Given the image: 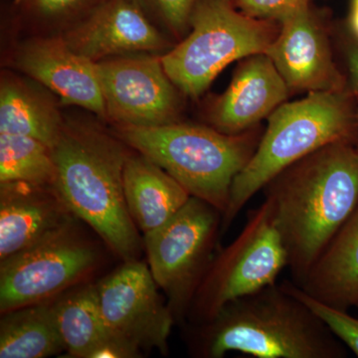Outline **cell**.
Here are the masks:
<instances>
[{
  "mask_svg": "<svg viewBox=\"0 0 358 358\" xmlns=\"http://www.w3.org/2000/svg\"><path fill=\"white\" fill-rule=\"evenodd\" d=\"M294 282L313 264L358 205L357 143L341 141L294 162L265 187Z\"/></svg>",
  "mask_w": 358,
  "mask_h": 358,
  "instance_id": "obj_1",
  "label": "cell"
},
{
  "mask_svg": "<svg viewBox=\"0 0 358 358\" xmlns=\"http://www.w3.org/2000/svg\"><path fill=\"white\" fill-rule=\"evenodd\" d=\"M188 352L222 358H343V343L285 285L277 282L231 301L213 319L186 324Z\"/></svg>",
  "mask_w": 358,
  "mask_h": 358,
  "instance_id": "obj_2",
  "label": "cell"
},
{
  "mask_svg": "<svg viewBox=\"0 0 358 358\" xmlns=\"http://www.w3.org/2000/svg\"><path fill=\"white\" fill-rule=\"evenodd\" d=\"M51 152L55 188L71 212L115 255L124 261L138 259L143 238L129 215L124 192V166L133 148L99 122L66 117Z\"/></svg>",
  "mask_w": 358,
  "mask_h": 358,
  "instance_id": "obj_3",
  "label": "cell"
},
{
  "mask_svg": "<svg viewBox=\"0 0 358 358\" xmlns=\"http://www.w3.org/2000/svg\"><path fill=\"white\" fill-rule=\"evenodd\" d=\"M268 119L256 152L233 181L222 233L287 167L331 143H357V96L352 89L308 93L303 100L282 103Z\"/></svg>",
  "mask_w": 358,
  "mask_h": 358,
  "instance_id": "obj_4",
  "label": "cell"
},
{
  "mask_svg": "<svg viewBox=\"0 0 358 358\" xmlns=\"http://www.w3.org/2000/svg\"><path fill=\"white\" fill-rule=\"evenodd\" d=\"M112 131L171 174L192 196L211 204L222 216L233 181L261 140L251 131L227 134L212 127L180 122L159 127L113 124Z\"/></svg>",
  "mask_w": 358,
  "mask_h": 358,
  "instance_id": "obj_5",
  "label": "cell"
},
{
  "mask_svg": "<svg viewBox=\"0 0 358 358\" xmlns=\"http://www.w3.org/2000/svg\"><path fill=\"white\" fill-rule=\"evenodd\" d=\"M279 31V22L250 17L234 0H200L189 32L162 55V64L181 94L199 98L226 66L265 53Z\"/></svg>",
  "mask_w": 358,
  "mask_h": 358,
  "instance_id": "obj_6",
  "label": "cell"
},
{
  "mask_svg": "<svg viewBox=\"0 0 358 358\" xmlns=\"http://www.w3.org/2000/svg\"><path fill=\"white\" fill-rule=\"evenodd\" d=\"M285 268H288V254L272 206L265 199L250 212L236 239L214 256L185 326L213 319L231 301L275 284Z\"/></svg>",
  "mask_w": 358,
  "mask_h": 358,
  "instance_id": "obj_7",
  "label": "cell"
},
{
  "mask_svg": "<svg viewBox=\"0 0 358 358\" xmlns=\"http://www.w3.org/2000/svg\"><path fill=\"white\" fill-rule=\"evenodd\" d=\"M220 233L222 213L192 196L169 222L143 235L148 268L166 293L176 324H185Z\"/></svg>",
  "mask_w": 358,
  "mask_h": 358,
  "instance_id": "obj_8",
  "label": "cell"
},
{
  "mask_svg": "<svg viewBox=\"0 0 358 358\" xmlns=\"http://www.w3.org/2000/svg\"><path fill=\"white\" fill-rule=\"evenodd\" d=\"M77 219L0 261V313L57 298L95 272L100 253Z\"/></svg>",
  "mask_w": 358,
  "mask_h": 358,
  "instance_id": "obj_9",
  "label": "cell"
},
{
  "mask_svg": "<svg viewBox=\"0 0 358 358\" xmlns=\"http://www.w3.org/2000/svg\"><path fill=\"white\" fill-rule=\"evenodd\" d=\"M96 286L103 322L117 341L141 355L155 350L169 353L176 322L147 264L124 261Z\"/></svg>",
  "mask_w": 358,
  "mask_h": 358,
  "instance_id": "obj_10",
  "label": "cell"
},
{
  "mask_svg": "<svg viewBox=\"0 0 358 358\" xmlns=\"http://www.w3.org/2000/svg\"><path fill=\"white\" fill-rule=\"evenodd\" d=\"M107 119L113 124L159 127L179 122L181 93L162 55L136 53L96 62Z\"/></svg>",
  "mask_w": 358,
  "mask_h": 358,
  "instance_id": "obj_11",
  "label": "cell"
},
{
  "mask_svg": "<svg viewBox=\"0 0 358 358\" xmlns=\"http://www.w3.org/2000/svg\"><path fill=\"white\" fill-rule=\"evenodd\" d=\"M6 68H11L51 91L64 105L77 106L106 122L96 62L76 53L62 35H23L6 48Z\"/></svg>",
  "mask_w": 358,
  "mask_h": 358,
  "instance_id": "obj_12",
  "label": "cell"
},
{
  "mask_svg": "<svg viewBox=\"0 0 358 358\" xmlns=\"http://www.w3.org/2000/svg\"><path fill=\"white\" fill-rule=\"evenodd\" d=\"M280 31L267 54L292 91L334 92L348 89L334 63L324 23L310 6L280 21Z\"/></svg>",
  "mask_w": 358,
  "mask_h": 358,
  "instance_id": "obj_13",
  "label": "cell"
},
{
  "mask_svg": "<svg viewBox=\"0 0 358 358\" xmlns=\"http://www.w3.org/2000/svg\"><path fill=\"white\" fill-rule=\"evenodd\" d=\"M62 36L93 62L129 54L164 55L174 46L138 0H109Z\"/></svg>",
  "mask_w": 358,
  "mask_h": 358,
  "instance_id": "obj_14",
  "label": "cell"
},
{
  "mask_svg": "<svg viewBox=\"0 0 358 358\" xmlns=\"http://www.w3.org/2000/svg\"><path fill=\"white\" fill-rule=\"evenodd\" d=\"M289 91L267 54L249 56L238 66L227 90L212 103L208 121L221 133H246L282 105Z\"/></svg>",
  "mask_w": 358,
  "mask_h": 358,
  "instance_id": "obj_15",
  "label": "cell"
},
{
  "mask_svg": "<svg viewBox=\"0 0 358 358\" xmlns=\"http://www.w3.org/2000/svg\"><path fill=\"white\" fill-rule=\"evenodd\" d=\"M74 218L55 186L21 181L0 183V261Z\"/></svg>",
  "mask_w": 358,
  "mask_h": 358,
  "instance_id": "obj_16",
  "label": "cell"
},
{
  "mask_svg": "<svg viewBox=\"0 0 358 358\" xmlns=\"http://www.w3.org/2000/svg\"><path fill=\"white\" fill-rule=\"evenodd\" d=\"M54 310L68 357H141L110 334L101 313L96 284L84 282L60 294L54 301Z\"/></svg>",
  "mask_w": 358,
  "mask_h": 358,
  "instance_id": "obj_17",
  "label": "cell"
},
{
  "mask_svg": "<svg viewBox=\"0 0 358 358\" xmlns=\"http://www.w3.org/2000/svg\"><path fill=\"white\" fill-rule=\"evenodd\" d=\"M8 68L0 75V133L30 136L52 148L66 117L51 91Z\"/></svg>",
  "mask_w": 358,
  "mask_h": 358,
  "instance_id": "obj_18",
  "label": "cell"
},
{
  "mask_svg": "<svg viewBox=\"0 0 358 358\" xmlns=\"http://www.w3.org/2000/svg\"><path fill=\"white\" fill-rule=\"evenodd\" d=\"M124 192L129 215L143 235L169 222L192 197L171 174L134 150L124 166Z\"/></svg>",
  "mask_w": 358,
  "mask_h": 358,
  "instance_id": "obj_19",
  "label": "cell"
},
{
  "mask_svg": "<svg viewBox=\"0 0 358 358\" xmlns=\"http://www.w3.org/2000/svg\"><path fill=\"white\" fill-rule=\"evenodd\" d=\"M306 293L348 312L358 300V205L301 285Z\"/></svg>",
  "mask_w": 358,
  "mask_h": 358,
  "instance_id": "obj_20",
  "label": "cell"
},
{
  "mask_svg": "<svg viewBox=\"0 0 358 358\" xmlns=\"http://www.w3.org/2000/svg\"><path fill=\"white\" fill-rule=\"evenodd\" d=\"M55 299L1 313L0 358H45L66 352L56 322Z\"/></svg>",
  "mask_w": 358,
  "mask_h": 358,
  "instance_id": "obj_21",
  "label": "cell"
},
{
  "mask_svg": "<svg viewBox=\"0 0 358 358\" xmlns=\"http://www.w3.org/2000/svg\"><path fill=\"white\" fill-rule=\"evenodd\" d=\"M109 0H10L2 9L14 32L63 35Z\"/></svg>",
  "mask_w": 358,
  "mask_h": 358,
  "instance_id": "obj_22",
  "label": "cell"
},
{
  "mask_svg": "<svg viewBox=\"0 0 358 358\" xmlns=\"http://www.w3.org/2000/svg\"><path fill=\"white\" fill-rule=\"evenodd\" d=\"M13 181L55 186L51 148L30 136L0 133V183Z\"/></svg>",
  "mask_w": 358,
  "mask_h": 358,
  "instance_id": "obj_23",
  "label": "cell"
},
{
  "mask_svg": "<svg viewBox=\"0 0 358 358\" xmlns=\"http://www.w3.org/2000/svg\"><path fill=\"white\" fill-rule=\"evenodd\" d=\"M282 284L294 296L300 299L306 306H308L327 324L331 333L358 357V319L357 317H352L345 310H338L313 298L296 282L285 281Z\"/></svg>",
  "mask_w": 358,
  "mask_h": 358,
  "instance_id": "obj_24",
  "label": "cell"
},
{
  "mask_svg": "<svg viewBox=\"0 0 358 358\" xmlns=\"http://www.w3.org/2000/svg\"><path fill=\"white\" fill-rule=\"evenodd\" d=\"M148 15L159 28L174 38H185L190 30L192 14L200 0H138Z\"/></svg>",
  "mask_w": 358,
  "mask_h": 358,
  "instance_id": "obj_25",
  "label": "cell"
},
{
  "mask_svg": "<svg viewBox=\"0 0 358 358\" xmlns=\"http://www.w3.org/2000/svg\"><path fill=\"white\" fill-rule=\"evenodd\" d=\"M315 0H234L235 6L250 17L280 22L289 14L310 6Z\"/></svg>",
  "mask_w": 358,
  "mask_h": 358,
  "instance_id": "obj_26",
  "label": "cell"
},
{
  "mask_svg": "<svg viewBox=\"0 0 358 358\" xmlns=\"http://www.w3.org/2000/svg\"><path fill=\"white\" fill-rule=\"evenodd\" d=\"M345 59L353 93L358 96V40L345 47Z\"/></svg>",
  "mask_w": 358,
  "mask_h": 358,
  "instance_id": "obj_27",
  "label": "cell"
},
{
  "mask_svg": "<svg viewBox=\"0 0 358 358\" xmlns=\"http://www.w3.org/2000/svg\"><path fill=\"white\" fill-rule=\"evenodd\" d=\"M352 9L358 10V0H353Z\"/></svg>",
  "mask_w": 358,
  "mask_h": 358,
  "instance_id": "obj_28",
  "label": "cell"
},
{
  "mask_svg": "<svg viewBox=\"0 0 358 358\" xmlns=\"http://www.w3.org/2000/svg\"><path fill=\"white\" fill-rule=\"evenodd\" d=\"M357 117H358V96H357ZM357 150H358V141H357Z\"/></svg>",
  "mask_w": 358,
  "mask_h": 358,
  "instance_id": "obj_29",
  "label": "cell"
},
{
  "mask_svg": "<svg viewBox=\"0 0 358 358\" xmlns=\"http://www.w3.org/2000/svg\"><path fill=\"white\" fill-rule=\"evenodd\" d=\"M355 308H357V310H358V300H357V305H355Z\"/></svg>",
  "mask_w": 358,
  "mask_h": 358,
  "instance_id": "obj_30",
  "label": "cell"
}]
</instances>
